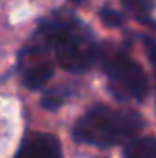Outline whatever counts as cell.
<instances>
[{"instance_id": "obj_6", "label": "cell", "mask_w": 156, "mask_h": 158, "mask_svg": "<svg viewBox=\"0 0 156 158\" xmlns=\"http://www.w3.org/2000/svg\"><path fill=\"white\" fill-rule=\"evenodd\" d=\"M53 76V64L50 63H37L31 68H28V72L24 74V85L30 90H37L40 86H44Z\"/></svg>"}, {"instance_id": "obj_3", "label": "cell", "mask_w": 156, "mask_h": 158, "mask_svg": "<svg viewBox=\"0 0 156 158\" xmlns=\"http://www.w3.org/2000/svg\"><path fill=\"white\" fill-rule=\"evenodd\" d=\"M97 59L103 63V70L109 77L110 92L119 99L143 101L147 96V76L143 68L130 59L123 50L99 48Z\"/></svg>"}, {"instance_id": "obj_1", "label": "cell", "mask_w": 156, "mask_h": 158, "mask_svg": "<svg viewBox=\"0 0 156 158\" xmlns=\"http://www.w3.org/2000/svg\"><path fill=\"white\" fill-rule=\"evenodd\" d=\"M40 44L35 48H51L59 64L74 74L88 70L99 53V46L94 42L90 31L70 15H53L46 19L39 28Z\"/></svg>"}, {"instance_id": "obj_2", "label": "cell", "mask_w": 156, "mask_h": 158, "mask_svg": "<svg viewBox=\"0 0 156 158\" xmlns=\"http://www.w3.org/2000/svg\"><path fill=\"white\" fill-rule=\"evenodd\" d=\"M145 127L143 118L134 110H119L97 103L84 112L74 127V140L94 147H112L140 132Z\"/></svg>"}, {"instance_id": "obj_10", "label": "cell", "mask_w": 156, "mask_h": 158, "mask_svg": "<svg viewBox=\"0 0 156 158\" xmlns=\"http://www.w3.org/2000/svg\"><path fill=\"white\" fill-rule=\"evenodd\" d=\"M143 42H145L147 57H149L151 64L154 66V70H156V40H154V39H151V37H145V39H143Z\"/></svg>"}, {"instance_id": "obj_9", "label": "cell", "mask_w": 156, "mask_h": 158, "mask_svg": "<svg viewBox=\"0 0 156 158\" xmlns=\"http://www.w3.org/2000/svg\"><path fill=\"white\" fill-rule=\"evenodd\" d=\"M101 20L110 28H117V26L123 24V17L112 7H103L101 9Z\"/></svg>"}, {"instance_id": "obj_5", "label": "cell", "mask_w": 156, "mask_h": 158, "mask_svg": "<svg viewBox=\"0 0 156 158\" xmlns=\"http://www.w3.org/2000/svg\"><path fill=\"white\" fill-rule=\"evenodd\" d=\"M125 158H156V138H134L123 147Z\"/></svg>"}, {"instance_id": "obj_4", "label": "cell", "mask_w": 156, "mask_h": 158, "mask_svg": "<svg viewBox=\"0 0 156 158\" xmlns=\"http://www.w3.org/2000/svg\"><path fill=\"white\" fill-rule=\"evenodd\" d=\"M15 158H63L61 143L53 134L35 132L28 134Z\"/></svg>"}, {"instance_id": "obj_11", "label": "cell", "mask_w": 156, "mask_h": 158, "mask_svg": "<svg viewBox=\"0 0 156 158\" xmlns=\"http://www.w3.org/2000/svg\"><path fill=\"white\" fill-rule=\"evenodd\" d=\"M72 2H76V4H79V2H83V0H72Z\"/></svg>"}, {"instance_id": "obj_8", "label": "cell", "mask_w": 156, "mask_h": 158, "mask_svg": "<svg viewBox=\"0 0 156 158\" xmlns=\"http://www.w3.org/2000/svg\"><path fill=\"white\" fill-rule=\"evenodd\" d=\"M66 96H68V92H66L64 88L50 90V92L42 98V107L48 109V110H55V109H59V107L66 101Z\"/></svg>"}, {"instance_id": "obj_7", "label": "cell", "mask_w": 156, "mask_h": 158, "mask_svg": "<svg viewBox=\"0 0 156 158\" xmlns=\"http://www.w3.org/2000/svg\"><path fill=\"white\" fill-rule=\"evenodd\" d=\"M123 7L129 9L130 13H134L138 19L142 17H149V13L154 7V0H121Z\"/></svg>"}]
</instances>
